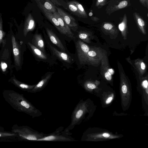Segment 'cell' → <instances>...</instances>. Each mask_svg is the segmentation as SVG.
<instances>
[{"label":"cell","mask_w":148,"mask_h":148,"mask_svg":"<svg viewBox=\"0 0 148 148\" xmlns=\"http://www.w3.org/2000/svg\"><path fill=\"white\" fill-rule=\"evenodd\" d=\"M12 42L14 63L16 66H20L21 62V50L18 44L13 36L12 37Z\"/></svg>","instance_id":"10"},{"label":"cell","mask_w":148,"mask_h":148,"mask_svg":"<svg viewBox=\"0 0 148 148\" xmlns=\"http://www.w3.org/2000/svg\"><path fill=\"white\" fill-rule=\"evenodd\" d=\"M2 95L5 100L14 109L31 116L39 117L42 112L27 99L23 95L11 90H4Z\"/></svg>","instance_id":"1"},{"label":"cell","mask_w":148,"mask_h":148,"mask_svg":"<svg viewBox=\"0 0 148 148\" xmlns=\"http://www.w3.org/2000/svg\"><path fill=\"white\" fill-rule=\"evenodd\" d=\"M99 82L95 81V82H92L90 81L86 82L85 84V86L87 88L92 90L96 88L97 85L98 84Z\"/></svg>","instance_id":"31"},{"label":"cell","mask_w":148,"mask_h":148,"mask_svg":"<svg viewBox=\"0 0 148 148\" xmlns=\"http://www.w3.org/2000/svg\"><path fill=\"white\" fill-rule=\"evenodd\" d=\"M110 1L109 0H97L95 6L98 9H100L104 6L108 4Z\"/></svg>","instance_id":"32"},{"label":"cell","mask_w":148,"mask_h":148,"mask_svg":"<svg viewBox=\"0 0 148 148\" xmlns=\"http://www.w3.org/2000/svg\"><path fill=\"white\" fill-rule=\"evenodd\" d=\"M101 74L107 80L110 81L112 79L114 71L109 65L108 57L106 53L104 55L101 62Z\"/></svg>","instance_id":"7"},{"label":"cell","mask_w":148,"mask_h":148,"mask_svg":"<svg viewBox=\"0 0 148 148\" xmlns=\"http://www.w3.org/2000/svg\"><path fill=\"white\" fill-rule=\"evenodd\" d=\"M139 90L142 99L143 104L145 108L148 110V77H142L140 80Z\"/></svg>","instance_id":"8"},{"label":"cell","mask_w":148,"mask_h":148,"mask_svg":"<svg viewBox=\"0 0 148 148\" xmlns=\"http://www.w3.org/2000/svg\"><path fill=\"white\" fill-rule=\"evenodd\" d=\"M105 53L101 48L93 47L90 48L88 53L87 64L94 66L98 65Z\"/></svg>","instance_id":"4"},{"label":"cell","mask_w":148,"mask_h":148,"mask_svg":"<svg viewBox=\"0 0 148 148\" xmlns=\"http://www.w3.org/2000/svg\"><path fill=\"white\" fill-rule=\"evenodd\" d=\"M59 130L56 131L50 134H46L44 137L38 139L37 141H64L66 140L67 138L65 136L60 135Z\"/></svg>","instance_id":"12"},{"label":"cell","mask_w":148,"mask_h":148,"mask_svg":"<svg viewBox=\"0 0 148 148\" xmlns=\"http://www.w3.org/2000/svg\"><path fill=\"white\" fill-rule=\"evenodd\" d=\"M101 29L104 32L113 36H116L119 32L116 26L111 22L103 23L101 25Z\"/></svg>","instance_id":"15"},{"label":"cell","mask_w":148,"mask_h":148,"mask_svg":"<svg viewBox=\"0 0 148 148\" xmlns=\"http://www.w3.org/2000/svg\"><path fill=\"white\" fill-rule=\"evenodd\" d=\"M33 44L40 50L42 52H45L44 42L41 36L38 34H35L32 40Z\"/></svg>","instance_id":"25"},{"label":"cell","mask_w":148,"mask_h":148,"mask_svg":"<svg viewBox=\"0 0 148 148\" xmlns=\"http://www.w3.org/2000/svg\"><path fill=\"white\" fill-rule=\"evenodd\" d=\"M0 140L2 141H7L9 140L12 141L13 139L17 138H18L16 134L12 132H9L4 130L3 127H1L0 128Z\"/></svg>","instance_id":"21"},{"label":"cell","mask_w":148,"mask_h":148,"mask_svg":"<svg viewBox=\"0 0 148 148\" xmlns=\"http://www.w3.org/2000/svg\"><path fill=\"white\" fill-rule=\"evenodd\" d=\"M129 0H110L106 9V13L110 15L113 12L128 7Z\"/></svg>","instance_id":"6"},{"label":"cell","mask_w":148,"mask_h":148,"mask_svg":"<svg viewBox=\"0 0 148 148\" xmlns=\"http://www.w3.org/2000/svg\"><path fill=\"white\" fill-rule=\"evenodd\" d=\"M28 44L33 53L37 58L43 60L47 59V56L40 50L29 42H28Z\"/></svg>","instance_id":"26"},{"label":"cell","mask_w":148,"mask_h":148,"mask_svg":"<svg viewBox=\"0 0 148 148\" xmlns=\"http://www.w3.org/2000/svg\"><path fill=\"white\" fill-rule=\"evenodd\" d=\"M53 13L54 16L59 22L64 32V35L71 38H74V34L72 32L71 28L67 24L58 12L56 11Z\"/></svg>","instance_id":"11"},{"label":"cell","mask_w":148,"mask_h":148,"mask_svg":"<svg viewBox=\"0 0 148 148\" xmlns=\"http://www.w3.org/2000/svg\"><path fill=\"white\" fill-rule=\"evenodd\" d=\"M133 16L135 21L141 32L143 34L145 35L146 34V24L145 21L137 12H134Z\"/></svg>","instance_id":"22"},{"label":"cell","mask_w":148,"mask_h":148,"mask_svg":"<svg viewBox=\"0 0 148 148\" xmlns=\"http://www.w3.org/2000/svg\"><path fill=\"white\" fill-rule=\"evenodd\" d=\"M49 45V48L53 54L61 61L68 63H70L71 62V58L68 55L64 52L58 51L50 44Z\"/></svg>","instance_id":"18"},{"label":"cell","mask_w":148,"mask_h":148,"mask_svg":"<svg viewBox=\"0 0 148 148\" xmlns=\"http://www.w3.org/2000/svg\"><path fill=\"white\" fill-rule=\"evenodd\" d=\"M11 131L17 135L18 138L20 141H37L45 136L46 134L39 132L27 126H18L14 125L12 127Z\"/></svg>","instance_id":"2"},{"label":"cell","mask_w":148,"mask_h":148,"mask_svg":"<svg viewBox=\"0 0 148 148\" xmlns=\"http://www.w3.org/2000/svg\"><path fill=\"white\" fill-rule=\"evenodd\" d=\"M46 17L54 25L58 30L62 34L64 35L60 24L57 18L55 17L53 13L51 12L46 10H42Z\"/></svg>","instance_id":"19"},{"label":"cell","mask_w":148,"mask_h":148,"mask_svg":"<svg viewBox=\"0 0 148 148\" xmlns=\"http://www.w3.org/2000/svg\"><path fill=\"white\" fill-rule=\"evenodd\" d=\"M52 75V73H51L47 75L37 84H36L32 89L27 92L29 93H36L42 90L47 84L51 78Z\"/></svg>","instance_id":"14"},{"label":"cell","mask_w":148,"mask_h":148,"mask_svg":"<svg viewBox=\"0 0 148 148\" xmlns=\"http://www.w3.org/2000/svg\"><path fill=\"white\" fill-rule=\"evenodd\" d=\"M75 46L80 63L87 64L88 53L90 48L87 45L80 40L76 42Z\"/></svg>","instance_id":"5"},{"label":"cell","mask_w":148,"mask_h":148,"mask_svg":"<svg viewBox=\"0 0 148 148\" xmlns=\"http://www.w3.org/2000/svg\"><path fill=\"white\" fill-rule=\"evenodd\" d=\"M46 29L47 34L51 42L58 47L61 51L65 52V47L56 34L51 30L47 28Z\"/></svg>","instance_id":"17"},{"label":"cell","mask_w":148,"mask_h":148,"mask_svg":"<svg viewBox=\"0 0 148 148\" xmlns=\"http://www.w3.org/2000/svg\"><path fill=\"white\" fill-rule=\"evenodd\" d=\"M92 34L86 31H80L78 32V37L80 39L85 42L90 43Z\"/></svg>","instance_id":"27"},{"label":"cell","mask_w":148,"mask_h":148,"mask_svg":"<svg viewBox=\"0 0 148 148\" xmlns=\"http://www.w3.org/2000/svg\"><path fill=\"white\" fill-rule=\"evenodd\" d=\"M35 27V23L31 14H29L25 21L23 30V35L26 36L28 33L32 31Z\"/></svg>","instance_id":"16"},{"label":"cell","mask_w":148,"mask_h":148,"mask_svg":"<svg viewBox=\"0 0 148 148\" xmlns=\"http://www.w3.org/2000/svg\"><path fill=\"white\" fill-rule=\"evenodd\" d=\"M127 22V15L125 14L123 16L122 21L118 25L119 29L121 31L122 36L124 40L126 39L128 32Z\"/></svg>","instance_id":"24"},{"label":"cell","mask_w":148,"mask_h":148,"mask_svg":"<svg viewBox=\"0 0 148 148\" xmlns=\"http://www.w3.org/2000/svg\"><path fill=\"white\" fill-rule=\"evenodd\" d=\"M84 111L82 110L79 109L76 113L75 115V118L76 119H80L83 114Z\"/></svg>","instance_id":"33"},{"label":"cell","mask_w":148,"mask_h":148,"mask_svg":"<svg viewBox=\"0 0 148 148\" xmlns=\"http://www.w3.org/2000/svg\"><path fill=\"white\" fill-rule=\"evenodd\" d=\"M56 8L58 12L71 29L74 32L76 31L78 29V26L75 19L61 8L56 7Z\"/></svg>","instance_id":"9"},{"label":"cell","mask_w":148,"mask_h":148,"mask_svg":"<svg viewBox=\"0 0 148 148\" xmlns=\"http://www.w3.org/2000/svg\"><path fill=\"white\" fill-rule=\"evenodd\" d=\"M147 6L148 8V0H147Z\"/></svg>","instance_id":"39"},{"label":"cell","mask_w":148,"mask_h":148,"mask_svg":"<svg viewBox=\"0 0 148 148\" xmlns=\"http://www.w3.org/2000/svg\"><path fill=\"white\" fill-rule=\"evenodd\" d=\"M3 20L1 14L0 15V44L3 43L4 45V40L3 39V37L5 35V33L3 30Z\"/></svg>","instance_id":"30"},{"label":"cell","mask_w":148,"mask_h":148,"mask_svg":"<svg viewBox=\"0 0 148 148\" xmlns=\"http://www.w3.org/2000/svg\"><path fill=\"white\" fill-rule=\"evenodd\" d=\"M143 115L148 116V110L146 112L143 114Z\"/></svg>","instance_id":"38"},{"label":"cell","mask_w":148,"mask_h":148,"mask_svg":"<svg viewBox=\"0 0 148 148\" xmlns=\"http://www.w3.org/2000/svg\"><path fill=\"white\" fill-rule=\"evenodd\" d=\"M67 5L68 8L71 12L76 16L81 17L77 6L72 1L68 2Z\"/></svg>","instance_id":"29"},{"label":"cell","mask_w":148,"mask_h":148,"mask_svg":"<svg viewBox=\"0 0 148 148\" xmlns=\"http://www.w3.org/2000/svg\"><path fill=\"white\" fill-rule=\"evenodd\" d=\"M92 11L91 10V11L89 13V16L91 17L92 20L95 21H97L99 20V18H98L97 17L93 16V13L92 12Z\"/></svg>","instance_id":"34"},{"label":"cell","mask_w":148,"mask_h":148,"mask_svg":"<svg viewBox=\"0 0 148 148\" xmlns=\"http://www.w3.org/2000/svg\"><path fill=\"white\" fill-rule=\"evenodd\" d=\"M134 67L139 73L140 77H142L146 71V66L143 60L139 58L134 60Z\"/></svg>","instance_id":"23"},{"label":"cell","mask_w":148,"mask_h":148,"mask_svg":"<svg viewBox=\"0 0 148 148\" xmlns=\"http://www.w3.org/2000/svg\"><path fill=\"white\" fill-rule=\"evenodd\" d=\"M114 97V95L112 94V95L108 97L105 101L106 104H108L110 103L113 100Z\"/></svg>","instance_id":"35"},{"label":"cell","mask_w":148,"mask_h":148,"mask_svg":"<svg viewBox=\"0 0 148 148\" xmlns=\"http://www.w3.org/2000/svg\"><path fill=\"white\" fill-rule=\"evenodd\" d=\"M147 17H148V13H147Z\"/></svg>","instance_id":"40"},{"label":"cell","mask_w":148,"mask_h":148,"mask_svg":"<svg viewBox=\"0 0 148 148\" xmlns=\"http://www.w3.org/2000/svg\"><path fill=\"white\" fill-rule=\"evenodd\" d=\"M147 125H148V124H147Z\"/></svg>","instance_id":"41"},{"label":"cell","mask_w":148,"mask_h":148,"mask_svg":"<svg viewBox=\"0 0 148 148\" xmlns=\"http://www.w3.org/2000/svg\"><path fill=\"white\" fill-rule=\"evenodd\" d=\"M1 68L3 69H5L7 67V65L5 63L2 64V66L1 65Z\"/></svg>","instance_id":"37"},{"label":"cell","mask_w":148,"mask_h":148,"mask_svg":"<svg viewBox=\"0 0 148 148\" xmlns=\"http://www.w3.org/2000/svg\"><path fill=\"white\" fill-rule=\"evenodd\" d=\"M39 8L42 10H46L53 13L56 8L50 0H35Z\"/></svg>","instance_id":"13"},{"label":"cell","mask_w":148,"mask_h":148,"mask_svg":"<svg viewBox=\"0 0 148 148\" xmlns=\"http://www.w3.org/2000/svg\"><path fill=\"white\" fill-rule=\"evenodd\" d=\"M72 1L77 6L81 17L87 18V15L82 5L77 1Z\"/></svg>","instance_id":"28"},{"label":"cell","mask_w":148,"mask_h":148,"mask_svg":"<svg viewBox=\"0 0 148 148\" xmlns=\"http://www.w3.org/2000/svg\"><path fill=\"white\" fill-rule=\"evenodd\" d=\"M140 3L145 7H147V0H139Z\"/></svg>","instance_id":"36"},{"label":"cell","mask_w":148,"mask_h":148,"mask_svg":"<svg viewBox=\"0 0 148 148\" xmlns=\"http://www.w3.org/2000/svg\"><path fill=\"white\" fill-rule=\"evenodd\" d=\"M120 91L122 106L124 110L129 108L132 99V88L125 74L119 71Z\"/></svg>","instance_id":"3"},{"label":"cell","mask_w":148,"mask_h":148,"mask_svg":"<svg viewBox=\"0 0 148 148\" xmlns=\"http://www.w3.org/2000/svg\"><path fill=\"white\" fill-rule=\"evenodd\" d=\"M12 84L18 88L24 91H29L32 89L36 84L29 85L18 80L14 76L12 77L10 80Z\"/></svg>","instance_id":"20"}]
</instances>
